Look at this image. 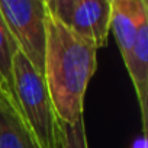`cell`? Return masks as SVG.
I'll return each instance as SVG.
<instances>
[{"mask_svg": "<svg viewBox=\"0 0 148 148\" xmlns=\"http://www.w3.org/2000/svg\"><path fill=\"white\" fill-rule=\"evenodd\" d=\"M97 49L47 10L44 80L58 119L74 123L83 118L84 95L97 67Z\"/></svg>", "mask_w": 148, "mask_h": 148, "instance_id": "6da1fadb", "label": "cell"}, {"mask_svg": "<svg viewBox=\"0 0 148 148\" xmlns=\"http://www.w3.org/2000/svg\"><path fill=\"white\" fill-rule=\"evenodd\" d=\"M13 95L22 118L39 148H55L57 115L44 80L34 65L18 51L13 57Z\"/></svg>", "mask_w": 148, "mask_h": 148, "instance_id": "7a4b0ae2", "label": "cell"}, {"mask_svg": "<svg viewBox=\"0 0 148 148\" xmlns=\"http://www.w3.org/2000/svg\"><path fill=\"white\" fill-rule=\"evenodd\" d=\"M5 25L19 51L44 76L47 47L45 0H0Z\"/></svg>", "mask_w": 148, "mask_h": 148, "instance_id": "3957f363", "label": "cell"}, {"mask_svg": "<svg viewBox=\"0 0 148 148\" xmlns=\"http://www.w3.org/2000/svg\"><path fill=\"white\" fill-rule=\"evenodd\" d=\"M45 8L51 16L96 49L108 45L110 0H45Z\"/></svg>", "mask_w": 148, "mask_h": 148, "instance_id": "277c9868", "label": "cell"}, {"mask_svg": "<svg viewBox=\"0 0 148 148\" xmlns=\"http://www.w3.org/2000/svg\"><path fill=\"white\" fill-rule=\"evenodd\" d=\"M145 22H148V3L145 0H110V29L123 61L129 57Z\"/></svg>", "mask_w": 148, "mask_h": 148, "instance_id": "5b68a950", "label": "cell"}, {"mask_svg": "<svg viewBox=\"0 0 148 148\" xmlns=\"http://www.w3.org/2000/svg\"><path fill=\"white\" fill-rule=\"evenodd\" d=\"M126 71L132 80L136 100L141 110L142 132L147 136L148 128V22H145L134 44L129 57L123 61Z\"/></svg>", "mask_w": 148, "mask_h": 148, "instance_id": "8992f818", "label": "cell"}, {"mask_svg": "<svg viewBox=\"0 0 148 148\" xmlns=\"http://www.w3.org/2000/svg\"><path fill=\"white\" fill-rule=\"evenodd\" d=\"M0 148H39L15 97L0 86Z\"/></svg>", "mask_w": 148, "mask_h": 148, "instance_id": "52a82bcc", "label": "cell"}, {"mask_svg": "<svg viewBox=\"0 0 148 148\" xmlns=\"http://www.w3.org/2000/svg\"><path fill=\"white\" fill-rule=\"evenodd\" d=\"M19 51L16 41L10 35L9 29L6 26L0 25V79L6 84L8 90L13 95V76H12V68H13V57Z\"/></svg>", "mask_w": 148, "mask_h": 148, "instance_id": "ba28073f", "label": "cell"}, {"mask_svg": "<svg viewBox=\"0 0 148 148\" xmlns=\"http://www.w3.org/2000/svg\"><path fill=\"white\" fill-rule=\"evenodd\" d=\"M55 148H89L84 118L74 123L57 121V145Z\"/></svg>", "mask_w": 148, "mask_h": 148, "instance_id": "9c48e42d", "label": "cell"}, {"mask_svg": "<svg viewBox=\"0 0 148 148\" xmlns=\"http://www.w3.org/2000/svg\"><path fill=\"white\" fill-rule=\"evenodd\" d=\"M0 25H2V26H6V25H5V19H3V15H2V9H0Z\"/></svg>", "mask_w": 148, "mask_h": 148, "instance_id": "30bf717a", "label": "cell"}, {"mask_svg": "<svg viewBox=\"0 0 148 148\" xmlns=\"http://www.w3.org/2000/svg\"><path fill=\"white\" fill-rule=\"evenodd\" d=\"M0 86H2V87H5V89L8 90V87H6V84L3 83V80H2V79H0ZM8 92H9V90H8ZM9 93H10V92H9ZM13 97H15V96H13Z\"/></svg>", "mask_w": 148, "mask_h": 148, "instance_id": "8fae6325", "label": "cell"}]
</instances>
